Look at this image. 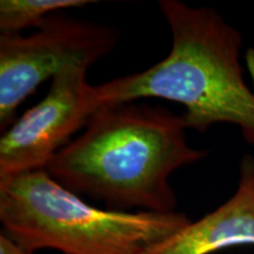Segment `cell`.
<instances>
[{
  "label": "cell",
  "mask_w": 254,
  "mask_h": 254,
  "mask_svg": "<svg viewBox=\"0 0 254 254\" xmlns=\"http://www.w3.org/2000/svg\"><path fill=\"white\" fill-rule=\"evenodd\" d=\"M186 131L183 114L165 107L105 104L45 171L65 189L101 200L109 209L174 212L171 176L206 157L190 147Z\"/></svg>",
  "instance_id": "1"
},
{
  "label": "cell",
  "mask_w": 254,
  "mask_h": 254,
  "mask_svg": "<svg viewBox=\"0 0 254 254\" xmlns=\"http://www.w3.org/2000/svg\"><path fill=\"white\" fill-rule=\"evenodd\" d=\"M158 4L172 36L170 52L144 71L94 86L99 106L144 98L174 101L185 109L187 129L202 133L214 124H232L254 146V92L240 64V32L207 6Z\"/></svg>",
  "instance_id": "2"
},
{
  "label": "cell",
  "mask_w": 254,
  "mask_h": 254,
  "mask_svg": "<svg viewBox=\"0 0 254 254\" xmlns=\"http://www.w3.org/2000/svg\"><path fill=\"white\" fill-rule=\"evenodd\" d=\"M2 233L28 252L146 254L190 220L180 212H126L87 204L45 170L0 180Z\"/></svg>",
  "instance_id": "3"
},
{
  "label": "cell",
  "mask_w": 254,
  "mask_h": 254,
  "mask_svg": "<svg viewBox=\"0 0 254 254\" xmlns=\"http://www.w3.org/2000/svg\"><path fill=\"white\" fill-rule=\"evenodd\" d=\"M111 24L51 14L28 36L0 34V128L14 123L18 107L44 81L69 66L90 67L118 45Z\"/></svg>",
  "instance_id": "4"
},
{
  "label": "cell",
  "mask_w": 254,
  "mask_h": 254,
  "mask_svg": "<svg viewBox=\"0 0 254 254\" xmlns=\"http://www.w3.org/2000/svg\"><path fill=\"white\" fill-rule=\"evenodd\" d=\"M85 66H69L51 80L50 90L6 129L0 139V180L46 170L71 136L99 109Z\"/></svg>",
  "instance_id": "5"
},
{
  "label": "cell",
  "mask_w": 254,
  "mask_h": 254,
  "mask_svg": "<svg viewBox=\"0 0 254 254\" xmlns=\"http://www.w3.org/2000/svg\"><path fill=\"white\" fill-rule=\"evenodd\" d=\"M254 245V159L244 158L233 195L211 213L190 221L146 254H212Z\"/></svg>",
  "instance_id": "6"
},
{
  "label": "cell",
  "mask_w": 254,
  "mask_h": 254,
  "mask_svg": "<svg viewBox=\"0 0 254 254\" xmlns=\"http://www.w3.org/2000/svg\"><path fill=\"white\" fill-rule=\"evenodd\" d=\"M97 2L92 0H1L0 34H18L26 28L36 30L51 14Z\"/></svg>",
  "instance_id": "7"
},
{
  "label": "cell",
  "mask_w": 254,
  "mask_h": 254,
  "mask_svg": "<svg viewBox=\"0 0 254 254\" xmlns=\"http://www.w3.org/2000/svg\"><path fill=\"white\" fill-rule=\"evenodd\" d=\"M0 254H33L18 245L5 233H0Z\"/></svg>",
  "instance_id": "8"
}]
</instances>
